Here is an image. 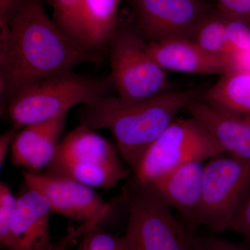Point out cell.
I'll return each mask as SVG.
<instances>
[{
    "label": "cell",
    "mask_w": 250,
    "mask_h": 250,
    "mask_svg": "<svg viewBox=\"0 0 250 250\" xmlns=\"http://www.w3.org/2000/svg\"><path fill=\"white\" fill-rule=\"evenodd\" d=\"M101 61L59 29L42 0H21L9 28L0 31L1 111L28 85L83 62Z\"/></svg>",
    "instance_id": "cell-1"
},
{
    "label": "cell",
    "mask_w": 250,
    "mask_h": 250,
    "mask_svg": "<svg viewBox=\"0 0 250 250\" xmlns=\"http://www.w3.org/2000/svg\"><path fill=\"white\" fill-rule=\"evenodd\" d=\"M202 92L170 90L138 101L106 95L84 105L80 125L109 130L121 157L134 172L147 149Z\"/></svg>",
    "instance_id": "cell-2"
},
{
    "label": "cell",
    "mask_w": 250,
    "mask_h": 250,
    "mask_svg": "<svg viewBox=\"0 0 250 250\" xmlns=\"http://www.w3.org/2000/svg\"><path fill=\"white\" fill-rule=\"evenodd\" d=\"M113 90L111 75L91 77L71 70L28 85L10 100L3 111L19 129L67 114L73 106L88 104L111 95Z\"/></svg>",
    "instance_id": "cell-3"
},
{
    "label": "cell",
    "mask_w": 250,
    "mask_h": 250,
    "mask_svg": "<svg viewBox=\"0 0 250 250\" xmlns=\"http://www.w3.org/2000/svg\"><path fill=\"white\" fill-rule=\"evenodd\" d=\"M118 152L94 129L80 125L59 142L45 173L109 189L129 174Z\"/></svg>",
    "instance_id": "cell-4"
},
{
    "label": "cell",
    "mask_w": 250,
    "mask_h": 250,
    "mask_svg": "<svg viewBox=\"0 0 250 250\" xmlns=\"http://www.w3.org/2000/svg\"><path fill=\"white\" fill-rule=\"evenodd\" d=\"M123 197L128 211V250H192L193 228L181 223L155 191L134 178Z\"/></svg>",
    "instance_id": "cell-5"
},
{
    "label": "cell",
    "mask_w": 250,
    "mask_h": 250,
    "mask_svg": "<svg viewBox=\"0 0 250 250\" xmlns=\"http://www.w3.org/2000/svg\"><path fill=\"white\" fill-rule=\"evenodd\" d=\"M108 52L111 76L120 98L138 101L172 90L167 71L153 57L137 27L120 24Z\"/></svg>",
    "instance_id": "cell-6"
},
{
    "label": "cell",
    "mask_w": 250,
    "mask_h": 250,
    "mask_svg": "<svg viewBox=\"0 0 250 250\" xmlns=\"http://www.w3.org/2000/svg\"><path fill=\"white\" fill-rule=\"evenodd\" d=\"M221 154L223 149L200 122L191 116L177 118L147 149L134 178L149 185L180 166Z\"/></svg>",
    "instance_id": "cell-7"
},
{
    "label": "cell",
    "mask_w": 250,
    "mask_h": 250,
    "mask_svg": "<svg viewBox=\"0 0 250 250\" xmlns=\"http://www.w3.org/2000/svg\"><path fill=\"white\" fill-rule=\"evenodd\" d=\"M224 154L205 165L196 222L214 233L230 229L250 190V161Z\"/></svg>",
    "instance_id": "cell-8"
},
{
    "label": "cell",
    "mask_w": 250,
    "mask_h": 250,
    "mask_svg": "<svg viewBox=\"0 0 250 250\" xmlns=\"http://www.w3.org/2000/svg\"><path fill=\"white\" fill-rule=\"evenodd\" d=\"M136 27L148 42L170 39L193 41L200 23L210 12L203 0H126Z\"/></svg>",
    "instance_id": "cell-9"
},
{
    "label": "cell",
    "mask_w": 250,
    "mask_h": 250,
    "mask_svg": "<svg viewBox=\"0 0 250 250\" xmlns=\"http://www.w3.org/2000/svg\"><path fill=\"white\" fill-rule=\"evenodd\" d=\"M26 187L47 199L52 212L82 224H100L112 205L93 190L77 181L46 173L23 172Z\"/></svg>",
    "instance_id": "cell-10"
},
{
    "label": "cell",
    "mask_w": 250,
    "mask_h": 250,
    "mask_svg": "<svg viewBox=\"0 0 250 250\" xmlns=\"http://www.w3.org/2000/svg\"><path fill=\"white\" fill-rule=\"evenodd\" d=\"M27 188L17 198L6 250H57L49 233V202L40 192Z\"/></svg>",
    "instance_id": "cell-11"
},
{
    "label": "cell",
    "mask_w": 250,
    "mask_h": 250,
    "mask_svg": "<svg viewBox=\"0 0 250 250\" xmlns=\"http://www.w3.org/2000/svg\"><path fill=\"white\" fill-rule=\"evenodd\" d=\"M186 110L209 131L225 154L250 161V116L224 111L198 100Z\"/></svg>",
    "instance_id": "cell-12"
},
{
    "label": "cell",
    "mask_w": 250,
    "mask_h": 250,
    "mask_svg": "<svg viewBox=\"0 0 250 250\" xmlns=\"http://www.w3.org/2000/svg\"><path fill=\"white\" fill-rule=\"evenodd\" d=\"M205 164L195 161L180 166L148 186L166 205L173 208L193 228L201 204Z\"/></svg>",
    "instance_id": "cell-13"
},
{
    "label": "cell",
    "mask_w": 250,
    "mask_h": 250,
    "mask_svg": "<svg viewBox=\"0 0 250 250\" xmlns=\"http://www.w3.org/2000/svg\"><path fill=\"white\" fill-rule=\"evenodd\" d=\"M66 118L67 114H64L24 126L16 134L11 146L14 165L31 172L46 168L53 159Z\"/></svg>",
    "instance_id": "cell-14"
},
{
    "label": "cell",
    "mask_w": 250,
    "mask_h": 250,
    "mask_svg": "<svg viewBox=\"0 0 250 250\" xmlns=\"http://www.w3.org/2000/svg\"><path fill=\"white\" fill-rule=\"evenodd\" d=\"M148 45L153 57L166 71L223 75L230 70L228 61L207 53L190 39H167L148 42Z\"/></svg>",
    "instance_id": "cell-15"
},
{
    "label": "cell",
    "mask_w": 250,
    "mask_h": 250,
    "mask_svg": "<svg viewBox=\"0 0 250 250\" xmlns=\"http://www.w3.org/2000/svg\"><path fill=\"white\" fill-rule=\"evenodd\" d=\"M121 0H83V41L85 49L103 60V52L119 26Z\"/></svg>",
    "instance_id": "cell-16"
},
{
    "label": "cell",
    "mask_w": 250,
    "mask_h": 250,
    "mask_svg": "<svg viewBox=\"0 0 250 250\" xmlns=\"http://www.w3.org/2000/svg\"><path fill=\"white\" fill-rule=\"evenodd\" d=\"M198 100L224 111L250 116V72L229 70Z\"/></svg>",
    "instance_id": "cell-17"
},
{
    "label": "cell",
    "mask_w": 250,
    "mask_h": 250,
    "mask_svg": "<svg viewBox=\"0 0 250 250\" xmlns=\"http://www.w3.org/2000/svg\"><path fill=\"white\" fill-rule=\"evenodd\" d=\"M193 41L207 53L229 63L232 52L227 38V18L220 11H210L206 16L197 28Z\"/></svg>",
    "instance_id": "cell-18"
},
{
    "label": "cell",
    "mask_w": 250,
    "mask_h": 250,
    "mask_svg": "<svg viewBox=\"0 0 250 250\" xmlns=\"http://www.w3.org/2000/svg\"><path fill=\"white\" fill-rule=\"evenodd\" d=\"M51 1L53 8L52 20L56 25L69 39L87 51L83 46V0H51Z\"/></svg>",
    "instance_id": "cell-19"
},
{
    "label": "cell",
    "mask_w": 250,
    "mask_h": 250,
    "mask_svg": "<svg viewBox=\"0 0 250 250\" xmlns=\"http://www.w3.org/2000/svg\"><path fill=\"white\" fill-rule=\"evenodd\" d=\"M82 237L75 250H128L124 237L106 232L99 225Z\"/></svg>",
    "instance_id": "cell-20"
},
{
    "label": "cell",
    "mask_w": 250,
    "mask_h": 250,
    "mask_svg": "<svg viewBox=\"0 0 250 250\" xmlns=\"http://www.w3.org/2000/svg\"><path fill=\"white\" fill-rule=\"evenodd\" d=\"M17 198L4 183L0 184V244L2 249L7 250L11 240V225Z\"/></svg>",
    "instance_id": "cell-21"
},
{
    "label": "cell",
    "mask_w": 250,
    "mask_h": 250,
    "mask_svg": "<svg viewBox=\"0 0 250 250\" xmlns=\"http://www.w3.org/2000/svg\"><path fill=\"white\" fill-rule=\"evenodd\" d=\"M226 18L227 38L232 52L231 56L250 48V23L242 20Z\"/></svg>",
    "instance_id": "cell-22"
},
{
    "label": "cell",
    "mask_w": 250,
    "mask_h": 250,
    "mask_svg": "<svg viewBox=\"0 0 250 250\" xmlns=\"http://www.w3.org/2000/svg\"><path fill=\"white\" fill-rule=\"evenodd\" d=\"M219 11L229 18L250 23V0H217Z\"/></svg>",
    "instance_id": "cell-23"
},
{
    "label": "cell",
    "mask_w": 250,
    "mask_h": 250,
    "mask_svg": "<svg viewBox=\"0 0 250 250\" xmlns=\"http://www.w3.org/2000/svg\"><path fill=\"white\" fill-rule=\"evenodd\" d=\"M192 250H250L248 247L213 236H195Z\"/></svg>",
    "instance_id": "cell-24"
},
{
    "label": "cell",
    "mask_w": 250,
    "mask_h": 250,
    "mask_svg": "<svg viewBox=\"0 0 250 250\" xmlns=\"http://www.w3.org/2000/svg\"><path fill=\"white\" fill-rule=\"evenodd\" d=\"M230 229L250 243V190Z\"/></svg>",
    "instance_id": "cell-25"
},
{
    "label": "cell",
    "mask_w": 250,
    "mask_h": 250,
    "mask_svg": "<svg viewBox=\"0 0 250 250\" xmlns=\"http://www.w3.org/2000/svg\"><path fill=\"white\" fill-rule=\"evenodd\" d=\"M21 3V0H0V31L9 28Z\"/></svg>",
    "instance_id": "cell-26"
},
{
    "label": "cell",
    "mask_w": 250,
    "mask_h": 250,
    "mask_svg": "<svg viewBox=\"0 0 250 250\" xmlns=\"http://www.w3.org/2000/svg\"><path fill=\"white\" fill-rule=\"evenodd\" d=\"M229 63L230 70L250 72V47L243 52L233 54Z\"/></svg>",
    "instance_id": "cell-27"
},
{
    "label": "cell",
    "mask_w": 250,
    "mask_h": 250,
    "mask_svg": "<svg viewBox=\"0 0 250 250\" xmlns=\"http://www.w3.org/2000/svg\"><path fill=\"white\" fill-rule=\"evenodd\" d=\"M17 128L13 126L0 137V168L2 167L5 159L7 155L10 146H12L13 141L17 134Z\"/></svg>",
    "instance_id": "cell-28"
},
{
    "label": "cell",
    "mask_w": 250,
    "mask_h": 250,
    "mask_svg": "<svg viewBox=\"0 0 250 250\" xmlns=\"http://www.w3.org/2000/svg\"><path fill=\"white\" fill-rule=\"evenodd\" d=\"M57 250H66V249H65V248H62V247L61 246H59L58 248H57Z\"/></svg>",
    "instance_id": "cell-29"
}]
</instances>
